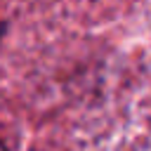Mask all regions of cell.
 Listing matches in <instances>:
<instances>
[{
	"instance_id": "6da1fadb",
	"label": "cell",
	"mask_w": 151,
	"mask_h": 151,
	"mask_svg": "<svg viewBox=\"0 0 151 151\" xmlns=\"http://www.w3.org/2000/svg\"><path fill=\"white\" fill-rule=\"evenodd\" d=\"M0 151H5V146H2V144H0Z\"/></svg>"
}]
</instances>
